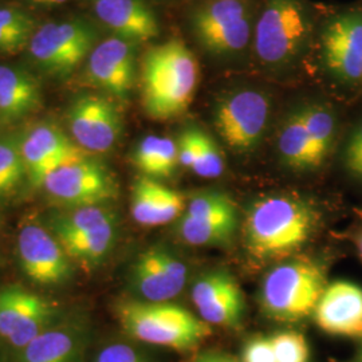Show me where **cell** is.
<instances>
[{"instance_id": "1", "label": "cell", "mask_w": 362, "mask_h": 362, "mask_svg": "<svg viewBox=\"0 0 362 362\" xmlns=\"http://www.w3.org/2000/svg\"><path fill=\"white\" fill-rule=\"evenodd\" d=\"M315 35V16L306 0H264L255 19L252 50L259 66L272 74L297 67Z\"/></svg>"}, {"instance_id": "2", "label": "cell", "mask_w": 362, "mask_h": 362, "mask_svg": "<svg viewBox=\"0 0 362 362\" xmlns=\"http://www.w3.org/2000/svg\"><path fill=\"white\" fill-rule=\"evenodd\" d=\"M317 215L296 196H269L252 204L243 224L245 246L257 260L282 259L310 239Z\"/></svg>"}, {"instance_id": "3", "label": "cell", "mask_w": 362, "mask_h": 362, "mask_svg": "<svg viewBox=\"0 0 362 362\" xmlns=\"http://www.w3.org/2000/svg\"><path fill=\"white\" fill-rule=\"evenodd\" d=\"M199 65L179 39H170L145 52L143 58V105L156 121L182 115L194 100Z\"/></svg>"}, {"instance_id": "4", "label": "cell", "mask_w": 362, "mask_h": 362, "mask_svg": "<svg viewBox=\"0 0 362 362\" xmlns=\"http://www.w3.org/2000/svg\"><path fill=\"white\" fill-rule=\"evenodd\" d=\"M117 317L132 338L177 351L194 349L212 334L211 325L170 302L125 300Z\"/></svg>"}, {"instance_id": "5", "label": "cell", "mask_w": 362, "mask_h": 362, "mask_svg": "<svg viewBox=\"0 0 362 362\" xmlns=\"http://www.w3.org/2000/svg\"><path fill=\"white\" fill-rule=\"evenodd\" d=\"M324 272L309 260L286 262L272 269L262 286V306L276 321L308 318L326 288Z\"/></svg>"}, {"instance_id": "6", "label": "cell", "mask_w": 362, "mask_h": 362, "mask_svg": "<svg viewBox=\"0 0 362 362\" xmlns=\"http://www.w3.org/2000/svg\"><path fill=\"white\" fill-rule=\"evenodd\" d=\"M191 31L214 58L233 59L252 45L255 16L246 0H211L194 8Z\"/></svg>"}, {"instance_id": "7", "label": "cell", "mask_w": 362, "mask_h": 362, "mask_svg": "<svg viewBox=\"0 0 362 362\" xmlns=\"http://www.w3.org/2000/svg\"><path fill=\"white\" fill-rule=\"evenodd\" d=\"M325 76L348 90H362V4L338 10L318 35Z\"/></svg>"}, {"instance_id": "8", "label": "cell", "mask_w": 362, "mask_h": 362, "mask_svg": "<svg viewBox=\"0 0 362 362\" xmlns=\"http://www.w3.org/2000/svg\"><path fill=\"white\" fill-rule=\"evenodd\" d=\"M272 107V97L266 91L255 88L230 91L215 106V129L235 153H251L264 137Z\"/></svg>"}, {"instance_id": "9", "label": "cell", "mask_w": 362, "mask_h": 362, "mask_svg": "<svg viewBox=\"0 0 362 362\" xmlns=\"http://www.w3.org/2000/svg\"><path fill=\"white\" fill-rule=\"evenodd\" d=\"M40 187L55 203L69 208L106 206L118 194L112 172L90 155L52 170Z\"/></svg>"}, {"instance_id": "10", "label": "cell", "mask_w": 362, "mask_h": 362, "mask_svg": "<svg viewBox=\"0 0 362 362\" xmlns=\"http://www.w3.org/2000/svg\"><path fill=\"white\" fill-rule=\"evenodd\" d=\"M97 38L95 28L88 22L47 23L34 33L28 50L43 71L54 77H66L90 55Z\"/></svg>"}, {"instance_id": "11", "label": "cell", "mask_w": 362, "mask_h": 362, "mask_svg": "<svg viewBox=\"0 0 362 362\" xmlns=\"http://www.w3.org/2000/svg\"><path fill=\"white\" fill-rule=\"evenodd\" d=\"M58 305L21 286L0 290V337L13 349L22 350L58 317Z\"/></svg>"}, {"instance_id": "12", "label": "cell", "mask_w": 362, "mask_h": 362, "mask_svg": "<svg viewBox=\"0 0 362 362\" xmlns=\"http://www.w3.org/2000/svg\"><path fill=\"white\" fill-rule=\"evenodd\" d=\"M22 272L39 286L61 285L71 275V260L54 233L38 223H26L16 239Z\"/></svg>"}, {"instance_id": "13", "label": "cell", "mask_w": 362, "mask_h": 362, "mask_svg": "<svg viewBox=\"0 0 362 362\" xmlns=\"http://www.w3.org/2000/svg\"><path fill=\"white\" fill-rule=\"evenodd\" d=\"M69 129L79 148L88 153L109 152L122 133L116 104L103 95H82L69 109Z\"/></svg>"}, {"instance_id": "14", "label": "cell", "mask_w": 362, "mask_h": 362, "mask_svg": "<svg viewBox=\"0 0 362 362\" xmlns=\"http://www.w3.org/2000/svg\"><path fill=\"white\" fill-rule=\"evenodd\" d=\"M130 281L143 300L169 302L182 291L188 281V267L168 248L151 247L134 260Z\"/></svg>"}, {"instance_id": "15", "label": "cell", "mask_w": 362, "mask_h": 362, "mask_svg": "<svg viewBox=\"0 0 362 362\" xmlns=\"http://www.w3.org/2000/svg\"><path fill=\"white\" fill-rule=\"evenodd\" d=\"M19 145L27 176L38 187L52 170L89 155L73 143L57 125L49 122H40L33 127L19 141Z\"/></svg>"}, {"instance_id": "16", "label": "cell", "mask_w": 362, "mask_h": 362, "mask_svg": "<svg viewBox=\"0 0 362 362\" xmlns=\"http://www.w3.org/2000/svg\"><path fill=\"white\" fill-rule=\"evenodd\" d=\"M191 298L200 318L209 325L235 327L245 314V297L236 279L228 272L215 270L202 275Z\"/></svg>"}, {"instance_id": "17", "label": "cell", "mask_w": 362, "mask_h": 362, "mask_svg": "<svg viewBox=\"0 0 362 362\" xmlns=\"http://www.w3.org/2000/svg\"><path fill=\"white\" fill-rule=\"evenodd\" d=\"M88 77L94 86L127 100L136 77V43L113 37L97 45L89 55Z\"/></svg>"}, {"instance_id": "18", "label": "cell", "mask_w": 362, "mask_h": 362, "mask_svg": "<svg viewBox=\"0 0 362 362\" xmlns=\"http://www.w3.org/2000/svg\"><path fill=\"white\" fill-rule=\"evenodd\" d=\"M314 320L330 336L362 338V288L356 284L338 281L326 286Z\"/></svg>"}, {"instance_id": "19", "label": "cell", "mask_w": 362, "mask_h": 362, "mask_svg": "<svg viewBox=\"0 0 362 362\" xmlns=\"http://www.w3.org/2000/svg\"><path fill=\"white\" fill-rule=\"evenodd\" d=\"M94 11L118 38L137 43L160 34L155 13L144 0H95Z\"/></svg>"}, {"instance_id": "20", "label": "cell", "mask_w": 362, "mask_h": 362, "mask_svg": "<svg viewBox=\"0 0 362 362\" xmlns=\"http://www.w3.org/2000/svg\"><path fill=\"white\" fill-rule=\"evenodd\" d=\"M185 208V199L179 191L155 179L141 176L133 185L130 211L133 219L141 226L157 227L168 224L181 218Z\"/></svg>"}, {"instance_id": "21", "label": "cell", "mask_w": 362, "mask_h": 362, "mask_svg": "<svg viewBox=\"0 0 362 362\" xmlns=\"http://www.w3.org/2000/svg\"><path fill=\"white\" fill-rule=\"evenodd\" d=\"M42 101L38 81L26 70L0 66V122L11 124L34 113Z\"/></svg>"}, {"instance_id": "22", "label": "cell", "mask_w": 362, "mask_h": 362, "mask_svg": "<svg viewBox=\"0 0 362 362\" xmlns=\"http://www.w3.org/2000/svg\"><path fill=\"white\" fill-rule=\"evenodd\" d=\"M85 333L74 325L52 326L21 350V362H77Z\"/></svg>"}, {"instance_id": "23", "label": "cell", "mask_w": 362, "mask_h": 362, "mask_svg": "<svg viewBox=\"0 0 362 362\" xmlns=\"http://www.w3.org/2000/svg\"><path fill=\"white\" fill-rule=\"evenodd\" d=\"M179 164L191 169L204 179H216L224 172L226 164L218 144L197 127H189L181 133L179 143Z\"/></svg>"}, {"instance_id": "24", "label": "cell", "mask_w": 362, "mask_h": 362, "mask_svg": "<svg viewBox=\"0 0 362 362\" xmlns=\"http://www.w3.org/2000/svg\"><path fill=\"white\" fill-rule=\"evenodd\" d=\"M117 239V220H109L104 224L81 233L61 243L67 257L82 269H94L113 250Z\"/></svg>"}, {"instance_id": "25", "label": "cell", "mask_w": 362, "mask_h": 362, "mask_svg": "<svg viewBox=\"0 0 362 362\" xmlns=\"http://www.w3.org/2000/svg\"><path fill=\"white\" fill-rule=\"evenodd\" d=\"M276 146L286 167L294 170L317 169L300 107L286 117Z\"/></svg>"}, {"instance_id": "26", "label": "cell", "mask_w": 362, "mask_h": 362, "mask_svg": "<svg viewBox=\"0 0 362 362\" xmlns=\"http://www.w3.org/2000/svg\"><path fill=\"white\" fill-rule=\"evenodd\" d=\"M133 164L145 177H169L179 165L177 143L164 136H146L133 152Z\"/></svg>"}, {"instance_id": "27", "label": "cell", "mask_w": 362, "mask_h": 362, "mask_svg": "<svg viewBox=\"0 0 362 362\" xmlns=\"http://www.w3.org/2000/svg\"><path fill=\"white\" fill-rule=\"evenodd\" d=\"M305 127L309 134L313 156L317 168H320L332 153L338 132V118L334 109L329 105H305L300 107Z\"/></svg>"}, {"instance_id": "28", "label": "cell", "mask_w": 362, "mask_h": 362, "mask_svg": "<svg viewBox=\"0 0 362 362\" xmlns=\"http://www.w3.org/2000/svg\"><path fill=\"white\" fill-rule=\"evenodd\" d=\"M184 215L203 221L239 226V215L233 199L228 194L216 191L194 194L187 203Z\"/></svg>"}, {"instance_id": "29", "label": "cell", "mask_w": 362, "mask_h": 362, "mask_svg": "<svg viewBox=\"0 0 362 362\" xmlns=\"http://www.w3.org/2000/svg\"><path fill=\"white\" fill-rule=\"evenodd\" d=\"M238 230V224L211 223L181 215L177 233L191 246H221L227 245Z\"/></svg>"}, {"instance_id": "30", "label": "cell", "mask_w": 362, "mask_h": 362, "mask_svg": "<svg viewBox=\"0 0 362 362\" xmlns=\"http://www.w3.org/2000/svg\"><path fill=\"white\" fill-rule=\"evenodd\" d=\"M26 175L19 141L0 139V197L13 194Z\"/></svg>"}, {"instance_id": "31", "label": "cell", "mask_w": 362, "mask_h": 362, "mask_svg": "<svg viewBox=\"0 0 362 362\" xmlns=\"http://www.w3.org/2000/svg\"><path fill=\"white\" fill-rule=\"evenodd\" d=\"M276 362H308L310 350L303 334L282 332L270 338Z\"/></svg>"}, {"instance_id": "32", "label": "cell", "mask_w": 362, "mask_h": 362, "mask_svg": "<svg viewBox=\"0 0 362 362\" xmlns=\"http://www.w3.org/2000/svg\"><path fill=\"white\" fill-rule=\"evenodd\" d=\"M34 26V19L28 13L13 7H0V31L31 39Z\"/></svg>"}, {"instance_id": "33", "label": "cell", "mask_w": 362, "mask_h": 362, "mask_svg": "<svg viewBox=\"0 0 362 362\" xmlns=\"http://www.w3.org/2000/svg\"><path fill=\"white\" fill-rule=\"evenodd\" d=\"M344 163L353 176L362 180V121L353 129L345 145Z\"/></svg>"}, {"instance_id": "34", "label": "cell", "mask_w": 362, "mask_h": 362, "mask_svg": "<svg viewBox=\"0 0 362 362\" xmlns=\"http://www.w3.org/2000/svg\"><path fill=\"white\" fill-rule=\"evenodd\" d=\"M242 362H276L270 338L258 337L248 341L243 349Z\"/></svg>"}, {"instance_id": "35", "label": "cell", "mask_w": 362, "mask_h": 362, "mask_svg": "<svg viewBox=\"0 0 362 362\" xmlns=\"http://www.w3.org/2000/svg\"><path fill=\"white\" fill-rule=\"evenodd\" d=\"M94 362H146L136 349L125 344H113L101 350Z\"/></svg>"}, {"instance_id": "36", "label": "cell", "mask_w": 362, "mask_h": 362, "mask_svg": "<svg viewBox=\"0 0 362 362\" xmlns=\"http://www.w3.org/2000/svg\"><path fill=\"white\" fill-rule=\"evenodd\" d=\"M30 39L23 37H16L13 34L0 31V52L13 54V52L22 50L26 45H28Z\"/></svg>"}, {"instance_id": "37", "label": "cell", "mask_w": 362, "mask_h": 362, "mask_svg": "<svg viewBox=\"0 0 362 362\" xmlns=\"http://www.w3.org/2000/svg\"><path fill=\"white\" fill-rule=\"evenodd\" d=\"M192 362H240L233 356L221 351H206L200 356H197Z\"/></svg>"}, {"instance_id": "38", "label": "cell", "mask_w": 362, "mask_h": 362, "mask_svg": "<svg viewBox=\"0 0 362 362\" xmlns=\"http://www.w3.org/2000/svg\"><path fill=\"white\" fill-rule=\"evenodd\" d=\"M31 3L35 4H42V6H58V4H64L67 0H28Z\"/></svg>"}, {"instance_id": "39", "label": "cell", "mask_w": 362, "mask_h": 362, "mask_svg": "<svg viewBox=\"0 0 362 362\" xmlns=\"http://www.w3.org/2000/svg\"><path fill=\"white\" fill-rule=\"evenodd\" d=\"M357 248H358V255L362 259V233L360 235L358 240H357Z\"/></svg>"}, {"instance_id": "40", "label": "cell", "mask_w": 362, "mask_h": 362, "mask_svg": "<svg viewBox=\"0 0 362 362\" xmlns=\"http://www.w3.org/2000/svg\"><path fill=\"white\" fill-rule=\"evenodd\" d=\"M354 362H362V342L361 346H360V349L357 351V354H356V358H354Z\"/></svg>"}]
</instances>
